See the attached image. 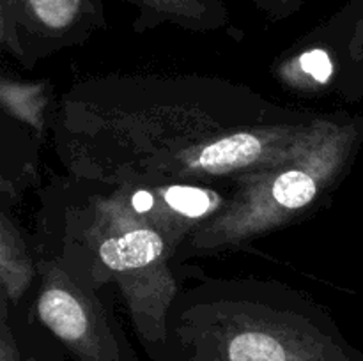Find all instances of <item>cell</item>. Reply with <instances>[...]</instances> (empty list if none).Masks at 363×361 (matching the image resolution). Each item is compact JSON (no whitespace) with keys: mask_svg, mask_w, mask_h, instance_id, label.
<instances>
[{"mask_svg":"<svg viewBox=\"0 0 363 361\" xmlns=\"http://www.w3.org/2000/svg\"><path fill=\"white\" fill-rule=\"evenodd\" d=\"M319 113L208 74H105L53 112L66 173L105 183L234 184L293 151Z\"/></svg>","mask_w":363,"mask_h":361,"instance_id":"6da1fadb","label":"cell"},{"mask_svg":"<svg viewBox=\"0 0 363 361\" xmlns=\"http://www.w3.org/2000/svg\"><path fill=\"white\" fill-rule=\"evenodd\" d=\"M234 184L105 183L53 177L41 191L35 255L94 290L116 285L145 350L163 361L167 315L181 285L177 253L223 211Z\"/></svg>","mask_w":363,"mask_h":361,"instance_id":"7a4b0ae2","label":"cell"},{"mask_svg":"<svg viewBox=\"0 0 363 361\" xmlns=\"http://www.w3.org/2000/svg\"><path fill=\"white\" fill-rule=\"evenodd\" d=\"M163 361H363L330 311L275 278L202 273L167 315Z\"/></svg>","mask_w":363,"mask_h":361,"instance_id":"3957f363","label":"cell"},{"mask_svg":"<svg viewBox=\"0 0 363 361\" xmlns=\"http://www.w3.org/2000/svg\"><path fill=\"white\" fill-rule=\"evenodd\" d=\"M362 144L363 115L319 113L289 154L234 183L229 204L188 237L177 264L250 248L323 209L350 176Z\"/></svg>","mask_w":363,"mask_h":361,"instance_id":"277c9868","label":"cell"},{"mask_svg":"<svg viewBox=\"0 0 363 361\" xmlns=\"http://www.w3.org/2000/svg\"><path fill=\"white\" fill-rule=\"evenodd\" d=\"M38 258L34 314L77 361H137L113 308L50 257Z\"/></svg>","mask_w":363,"mask_h":361,"instance_id":"5b68a950","label":"cell"},{"mask_svg":"<svg viewBox=\"0 0 363 361\" xmlns=\"http://www.w3.org/2000/svg\"><path fill=\"white\" fill-rule=\"evenodd\" d=\"M101 28V0H0V45L25 69Z\"/></svg>","mask_w":363,"mask_h":361,"instance_id":"8992f818","label":"cell"},{"mask_svg":"<svg viewBox=\"0 0 363 361\" xmlns=\"http://www.w3.org/2000/svg\"><path fill=\"white\" fill-rule=\"evenodd\" d=\"M335 62V91L350 103L363 98V0H353L315 28Z\"/></svg>","mask_w":363,"mask_h":361,"instance_id":"52a82bcc","label":"cell"},{"mask_svg":"<svg viewBox=\"0 0 363 361\" xmlns=\"http://www.w3.org/2000/svg\"><path fill=\"white\" fill-rule=\"evenodd\" d=\"M272 73L282 87L308 98L335 91L333 55L315 30L284 52L273 64Z\"/></svg>","mask_w":363,"mask_h":361,"instance_id":"ba28073f","label":"cell"},{"mask_svg":"<svg viewBox=\"0 0 363 361\" xmlns=\"http://www.w3.org/2000/svg\"><path fill=\"white\" fill-rule=\"evenodd\" d=\"M34 283H38L34 243L21 232L11 205L0 202V297L9 303L11 311H16Z\"/></svg>","mask_w":363,"mask_h":361,"instance_id":"9c48e42d","label":"cell"},{"mask_svg":"<svg viewBox=\"0 0 363 361\" xmlns=\"http://www.w3.org/2000/svg\"><path fill=\"white\" fill-rule=\"evenodd\" d=\"M138 9L133 28L145 32L160 25H177L191 32L218 30L229 21L223 0H128Z\"/></svg>","mask_w":363,"mask_h":361,"instance_id":"30bf717a","label":"cell"},{"mask_svg":"<svg viewBox=\"0 0 363 361\" xmlns=\"http://www.w3.org/2000/svg\"><path fill=\"white\" fill-rule=\"evenodd\" d=\"M2 147H0V202L14 205L25 188L35 180L39 145L43 144L30 130L11 117L2 115Z\"/></svg>","mask_w":363,"mask_h":361,"instance_id":"8fae6325","label":"cell"},{"mask_svg":"<svg viewBox=\"0 0 363 361\" xmlns=\"http://www.w3.org/2000/svg\"><path fill=\"white\" fill-rule=\"evenodd\" d=\"M52 87L48 80H20L4 73L0 76V110L2 115L23 124L41 142L52 131Z\"/></svg>","mask_w":363,"mask_h":361,"instance_id":"7c38bea8","label":"cell"},{"mask_svg":"<svg viewBox=\"0 0 363 361\" xmlns=\"http://www.w3.org/2000/svg\"><path fill=\"white\" fill-rule=\"evenodd\" d=\"M0 361H23L9 303L0 297Z\"/></svg>","mask_w":363,"mask_h":361,"instance_id":"4fadbf2b","label":"cell"},{"mask_svg":"<svg viewBox=\"0 0 363 361\" xmlns=\"http://www.w3.org/2000/svg\"><path fill=\"white\" fill-rule=\"evenodd\" d=\"M254 2L273 20H284L296 13L307 0H254Z\"/></svg>","mask_w":363,"mask_h":361,"instance_id":"5bb4252c","label":"cell"}]
</instances>
